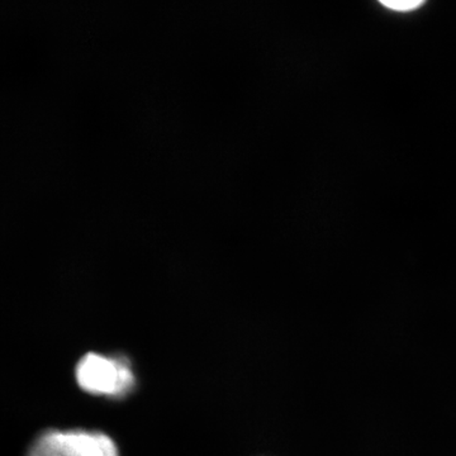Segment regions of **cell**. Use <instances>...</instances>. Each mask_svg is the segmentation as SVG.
Here are the masks:
<instances>
[{"instance_id": "cell-1", "label": "cell", "mask_w": 456, "mask_h": 456, "mask_svg": "<svg viewBox=\"0 0 456 456\" xmlns=\"http://www.w3.org/2000/svg\"><path fill=\"white\" fill-rule=\"evenodd\" d=\"M75 377L83 391L110 398L127 397L136 387L131 362L122 355L86 354L77 362Z\"/></svg>"}, {"instance_id": "cell-2", "label": "cell", "mask_w": 456, "mask_h": 456, "mask_svg": "<svg viewBox=\"0 0 456 456\" xmlns=\"http://www.w3.org/2000/svg\"><path fill=\"white\" fill-rule=\"evenodd\" d=\"M61 446L64 456H119L114 441L102 432L61 431Z\"/></svg>"}, {"instance_id": "cell-3", "label": "cell", "mask_w": 456, "mask_h": 456, "mask_svg": "<svg viewBox=\"0 0 456 456\" xmlns=\"http://www.w3.org/2000/svg\"><path fill=\"white\" fill-rule=\"evenodd\" d=\"M380 4L389 9V11L404 13V12L416 11V9L422 7L425 2H422V0H393V2H380Z\"/></svg>"}]
</instances>
